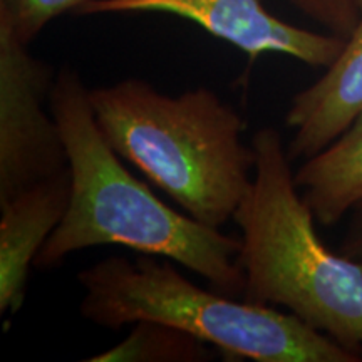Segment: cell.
<instances>
[{"label":"cell","mask_w":362,"mask_h":362,"mask_svg":"<svg viewBox=\"0 0 362 362\" xmlns=\"http://www.w3.org/2000/svg\"><path fill=\"white\" fill-rule=\"evenodd\" d=\"M49 106L69 156L71 202L35 269H54L86 248L117 245L173 260L225 296L243 297L242 240L176 211L126 170L98 128L78 71H59Z\"/></svg>","instance_id":"1"},{"label":"cell","mask_w":362,"mask_h":362,"mask_svg":"<svg viewBox=\"0 0 362 362\" xmlns=\"http://www.w3.org/2000/svg\"><path fill=\"white\" fill-rule=\"evenodd\" d=\"M94 119L110 146L161 188L185 214L221 228L255 173L245 121L214 89L163 94L143 79L89 89Z\"/></svg>","instance_id":"2"},{"label":"cell","mask_w":362,"mask_h":362,"mask_svg":"<svg viewBox=\"0 0 362 362\" xmlns=\"http://www.w3.org/2000/svg\"><path fill=\"white\" fill-rule=\"evenodd\" d=\"M255 173L233 214L242 232L243 300L285 307L362 356V262L319 238L279 129L253 134Z\"/></svg>","instance_id":"3"},{"label":"cell","mask_w":362,"mask_h":362,"mask_svg":"<svg viewBox=\"0 0 362 362\" xmlns=\"http://www.w3.org/2000/svg\"><path fill=\"white\" fill-rule=\"evenodd\" d=\"M78 282L84 291L81 315L104 329L156 320L187 330L232 361H362L291 312L203 288L163 257H107L81 270Z\"/></svg>","instance_id":"4"},{"label":"cell","mask_w":362,"mask_h":362,"mask_svg":"<svg viewBox=\"0 0 362 362\" xmlns=\"http://www.w3.org/2000/svg\"><path fill=\"white\" fill-rule=\"evenodd\" d=\"M0 25V203L69 168L51 103L56 76Z\"/></svg>","instance_id":"5"},{"label":"cell","mask_w":362,"mask_h":362,"mask_svg":"<svg viewBox=\"0 0 362 362\" xmlns=\"http://www.w3.org/2000/svg\"><path fill=\"white\" fill-rule=\"evenodd\" d=\"M106 12L171 13L194 22L252 59L275 52L314 67H329L346 44L341 35L312 33L280 21L262 0H93L74 13Z\"/></svg>","instance_id":"6"},{"label":"cell","mask_w":362,"mask_h":362,"mask_svg":"<svg viewBox=\"0 0 362 362\" xmlns=\"http://www.w3.org/2000/svg\"><path fill=\"white\" fill-rule=\"evenodd\" d=\"M71 170L39 181L0 203V314L12 317L24 304L35 257L66 216Z\"/></svg>","instance_id":"7"},{"label":"cell","mask_w":362,"mask_h":362,"mask_svg":"<svg viewBox=\"0 0 362 362\" xmlns=\"http://www.w3.org/2000/svg\"><path fill=\"white\" fill-rule=\"evenodd\" d=\"M362 112V17L341 54L309 88L292 98L285 124L293 131L288 158L309 160L354 123Z\"/></svg>","instance_id":"8"},{"label":"cell","mask_w":362,"mask_h":362,"mask_svg":"<svg viewBox=\"0 0 362 362\" xmlns=\"http://www.w3.org/2000/svg\"><path fill=\"white\" fill-rule=\"evenodd\" d=\"M296 183L324 226L337 225L362 202V112L336 141L304 160Z\"/></svg>","instance_id":"9"},{"label":"cell","mask_w":362,"mask_h":362,"mask_svg":"<svg viewBox=\"0 0 362 362\" xmlns=\"http://www.w3.org/2000/svg\"><path fill=\"white\" fill-rule=\"evenodd\" d=\"M214 359L210 344L175 325L139 320L124 341L89 357V362H206Z\"/></svg>","instance_id":"10"},{"label":"cell","mask_w":362,"mask_h":362,"mask_svg":"<svg viewBox=\"0 0 362 362\" xmlns=\"http://www.w3.org/2000/svg\"><path fill=\"white\" fill-rule=\"evenodd\" d=\"M93 0H0V25L29 45L61 13H74Z\"/></svg>","instance_id":"11"},{"label":"cell","mask_w":362,"mask_h":362,"mask_svg":"<svg viewBox=\"0 0 362 362\" xmlns=\"http://www.w3.org/2000/svg\"><path fill=\"white\" fill-rule=\"evenodd\" d=\"M298 11L329 29L330 33L347 39L359 24L362 13L356 0H291Z\"/></svg>","instance_id":"12"},{"label":"cell","mask_w":362,"mask_h":362,"mask_svg":"<svg viewBox=\"0 0 362 362\" xmlns=\"http://www.w3.org/2000/svg\"><path fill=\"white\" fill-rule=\"evenodd\" d=\"M341 252L351 259L362 262V202L351 210L349 225L341 243Z\"/></svg>","instance_id":"13"},{"label":"cell","mask_w":362,"mask_h":362,"mask_svg":"<svg viewBox=\"0 0 362 362\" xmlns=\"http://www.w3.org/2000/svg\"><path fill=\"white\" fill-rule=\"evenodd\" d=\"M356 4H357V7H359V11L362 13V0H356Z\"/></svg>","instance_id":"14"}]
</instances>
